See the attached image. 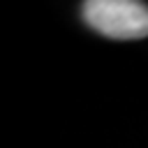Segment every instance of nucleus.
I'll list each match as a JSON object with an SVG mask.
<instances>
[{"instance_id": "obj_1", "label": "nucleus", "mask_w": 148, "mask_h": 148, "mask_svg": "<svg viewBox=\"0 0 148 148\" xmlns=\"http://www.w3.org/2000/svg\"><path fill=\"white\" fill-rule=\"evenodd\" d=\"M83 21L111 39L148 37V5L136 0H88L81 7Z\"/></svg>"}]
</instances>
